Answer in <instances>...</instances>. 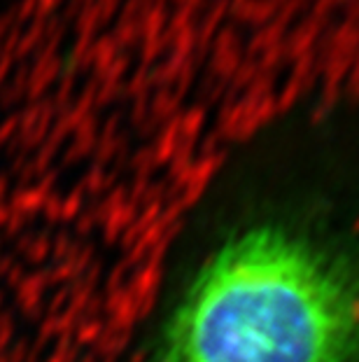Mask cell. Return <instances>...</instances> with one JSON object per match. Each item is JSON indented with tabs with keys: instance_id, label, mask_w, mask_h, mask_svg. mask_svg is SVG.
<instances>
[{
	"instance_id": "obj_1",
	"label": "cell",
	"mask_w": 359,
	"mask_h": 362,
	"mask_svg": "<svg viewBox=\"0 0 359 362\" xmlns=\"http://www.w3.org/2000/svg\"><path fill=\"white\" fill-rule=\"evenodd\" d=\"M117 362H359V119H285L182 208Z\"/></svg>"
}]
</instances>
